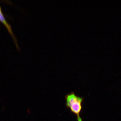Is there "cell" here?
I'll use <instances>...</instances> for the list:
<instances>
[{
  "label": "cell",
  "mask_w": 121,
  "mask_h": 121,
  "mask_svg": "<svg viewBox=\"0 0 121 121\" xmlns=\"http://www.w3.org/2000/svg\"><path fill=\"white\" fill-rule=\"evenodd\" d=\"M66 105L72 112L76 115L78 121H82L80 113L82 109L83 98L76 95L73 92L67 94L65 96Z\"/></svg>",
  "instance_id": "cell-1"
},
{
  "label": "cell",
  "mask_w": 121,
  "mask_h": 121,
  "mask_svg": "<svg viewBox=\"0 0 121 121\" xmlns=\"http://www.w3.org/2000/svg\"><path fill=\"white\" fill-rule=\"evenodd\" d=\"M0 22L2 23L5 26V27L7 29L11 35L13 39L14 42H15L17 48L18 49L19 48L18 44H17V40L15 36L13 35V32L12 30V27L8 23V22L6 20V19L5 18L4 15L2 13V10H1V8L0 6Z\"/></svg>",
  "instance_id": "cell-2"
}]
</instances>
